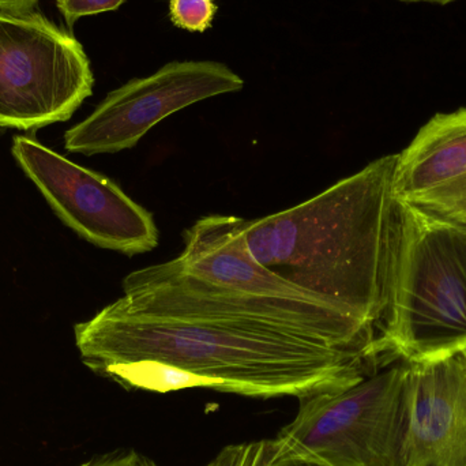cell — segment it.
Wrapping results in <instances>:
<instances>
[{"label":"cell","mask_w":466,"mask_h":466,"mask_svg":"<svg viewBox=\"0 0 466 466\" xmlns=\"http://www.w3.org/2000/svg\"><path fill=\"white\" fill-rule=\"evenodd\" d=\"M396 161L383 156L296 207L243 223L257 262L360 320L380 344L401 227Z\"/></svg>","instance_id":"cell-2"},{"label":"cell","mask_w":466,"mask_h":466,"mask_svg":"<svg viewBox=\"0 0 466 466\" xmlns=\"http://www.w3.org/2000/svg\"><path fill=\"white\" fill-rule=\"evenodd\" d=\"M218 10L215 0H169L172 24L187 32H207Z\"/></svg>","instance_id":"cell-12"},{"label":"cell","mask_w":466,"mask_h":466,"mask_svg":"<svg viewBox=\"0 0 466 466\" xmlns=\"http://www.w3.org/2000/svg\"><path fill=\"white\" fill-rule=\"evenodd\" d=\"M271 466H326L322 462L314 461V460L303 459L296 456H277Z\"/></svg>","instance_id":"cell-16"},{"label":"cell","mask_w":466,"mask_h":466,"mask_svg":"<svg viewBox=\"0 0 466 466\" xmlns=\"http://www.w3.org/2000/svg\"><path fill=\"white\" fill-rule=\"evenodd\" d=\"M40 0H0V13L11 15H24L32 13Z\"/></svg>","instance_id":"cell-15"},{"label":"cell","mask_w":466,"mask_h":466,"mask_svg":"<svg viewBox=\"0 0 466 466\" xmlns=\"http://www.w3.org/2000/svg\"><path fill=\"white\" fill-rule=\"evenodd\" d=\"M399 204L466 231V108L437 114L397 155Z\"/></svg>","instance_id":"cell-9"},{"label":"cell","mask_w":466,"mask_h":466,"mask_svg":"<svg viewBox=\"0 0 466 466\" xmlns=\"http://www.w3.org/2000/svg\"><path fill=\"white\" fill-rule=\"evenodd\" d=\"M408 466H466V371L461 356L410 363Z\"/></svg>","instance_id":"cell-10"},{"label":"cell","mask_w":466,"mask_h":466,"mask_svg":"<svg viewBox=\"0 0 466 466\" xmlns=\"http://www.w3.org/2000/svg\"><path fill=\"white\" fill-rule=\"evenodd\" d=\"M125 2L126 0H56V5L71 29L82 16L117 10Z\"/></svg>","instance_id":"cell-13"},{"label":"cell","mask_w":466,"mask_h":466,"mask_svg":"<svg viewBox=\"0 0 466 466\" xmlns=\"http://www.w3.org/2000/svg\"><path fill=\"white\" fill-rule=\"evenodd\" d=\"M276 454V440L238 443L224 448L207 466H271Z\"/></svg>","instance_id":"cell-11"},{"label":"cell","mask_w":466,"mask_h":466,"mask_svg":"<svg viewBox=\"0 0 466 466\" xmlns=\"http://www.w3.org/2000/svg\"><path fill=\"white\" fill-rule=\"evenodd\" d=\"M79 466H157L136 451H116L93 457Z\"/></svg>","instance_id":"cell-14"},{"label":"cell","mask_w":466,"mask_h":466,"mask_svg":"<svg viewBox=\"0 0 466 466\" xmlns=\"http://www.w3.org/2000/svg\"><path fill=\"white\" fill-rule=\"evenodd\" d=\"M401 2L408 3H434V5H449L454 0H401Z\"/></svg>","instance_id":"cell-17"},{"label":"cell","mask_w":466,"mask_h":466,"mask_svg":"<svg viewBox=\"0 0 466 466\" xmlns=\"http://www.w3.org/2000/svg\"><path fill=\"white\" fill-rule=\"evenodd\" d=\"M400 207L383 355L391 363L461 355L466 350V231Z\"/></svg>","instance_id":"cell-3"},{"label":"cell","mask_w":466,"mask_h":466,"mask_svg":"<svg viewBox=\"0 0 466 466\" xmlns=\"http://www.w3.org/2000/svg\"><path fill=\"white\" fill-rule=\"evenodd\" d=\"M87 369L126 389L207 388L255 399L339 390L383 369L363 356L279 331L137 314L119 300L74 326Z\"/></svg>","instance_id":"cell-1"},{"label":"cell","mask_w":466,"mask_h":466,"mask_svg":"<svg viewBox=\"0 0 466 466\" xmlns=\"http://www.w3.org/2000/svg\"><path fill=\"white\" fill-rule=\"evenodd\" d=\"M244 218L210 215L183 233L177 257L185 270L226 289L285 333L389 366L380 337L320 296L277 276L254 259L243 231Z\"/></svg>","instance_id":"cell-4"},{"label":"cell","mask_w":466,"mask_h":466,"mask_svg":"<svg viewBox=\"0 0 466 466\" xmlns=\"http://www.w3.org/2000/svg\"><path fill=\"white\" fill-rule=\"evenodd\" d=\"M461 359H462V363H464V367H465V371H466V350L465 352H462L461 355Z\"/></svg>","instance_id":"cell-18"},{"label":"cell","mask_w":466,"mask_h":466,"mask_svg":"<svg viewBox=\"0 0 466 466\" xmlns=\"http://www.w3.org/2000/svg\"><path fill=\"white\" fill-rule=\"evenodd\" d=\"M11 153L57 218L85 240L128 257L158 246L160 233L153 216L108 177L30 137H15Z\"/></svg>","instance_id":"cell-7"},{"label":"cell","mask_w":466,"mask_h":466,"mask_svg":"<svg viewBox=\"0 0 466 466\" xmlns=\"http://www.w3.org/2000/svg\"><path fill=\"white\" fill-rule=\"evenodd\" d=\"M243 87V79L223 63H168L109 93L86 119L66 131V149L86 156L131 149L175 112Z\"/></svg>","instance_id":"cell-8"},{"label":"cell","mask_w":466,"mask_h":466,"mask_svg":"<svg viewBox=\"0 0 466 466\" xmlns=\"http://www.w3.org/2000/svg\"><path fill=\"white\" fill-rule=\"evenodd\" d=\"M93 84L89 57L70 32L38 11L0 13V127L66 122Z\"/></svg>","instance_id":"cell-6"},{"label":"cell","mask_w":466,"mask_h":466,"mask_svg":"<svg viewBox=\"0 0 466 466\" xmlns=\"http://www.w3.org/2000/svg\"><path fill=\"white\" fill-rule=\"evenodd\" d=\"M410 363L400 360L355 385L299 399L276 438L277 456L326 466H408Z\"/></svg>","instance_id":"cell-5"}]
</instances>
